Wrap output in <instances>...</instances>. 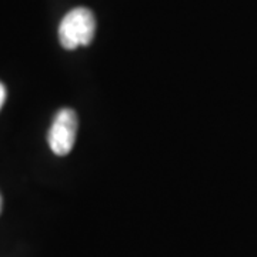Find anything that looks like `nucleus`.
<instances>
[{
	"mask_svg": "<svg viewBox=\"0 0 257 257\" xmlns=\"http://www.w3.org/2000/svg\"><path fill=\"white\" fill-rule=\"evenodd\" d=\"M96 33L94 15L86 8L70 10L60 22L59 40L66 50H74L92 43Z\"/></svg>",
	"mask_w": 257,
	"mask_h": 257,
	"instance_id": "f257e3e1",
	"label": "nucleus"
},
{
	"mask_svg": "<svg viewBox=\"0 0 257 257\" xmlns=\"http://www.w3.org/2000/svg\"><path fill=\"white\" fill-rule=\"evenodd\" d=\"M77 135V116L72 109L64 107L57 111L49 128L47 142L57 156H66L72 152Z\"/></svg>",
	"mask_w": 257,
	"mask_h": 257,
	"instance_id": "f03ea898",
	"label": "nucleus"
},
{
	"mask_svg": "<svg viewBox=\"0 0 257 257\" xmlns=\"http://www.w3.org/2000/svg\"><path fill=\"white\" fill-rule=\"evenodd\" d=\"M5 100H6V87H5L3 83H0V109H2Z\"/></svg>",
	"mask_w": 257,
	"mask_h": 257,
	"instance_id": "7ed1b4c3",
	"label": "nucleus"
},
{
	"mask_svg": "<svg viewBox=\"0 0 257 257\" xmlns=\"http://www.w3.org/2000/svg\"><path fill=\"white\" fill-rule=\"evenodd\" d=\"M2 206H3V200H2V196H0V213H2Z\"/></svg>",
	"mask_w": 257,
	"mask_h": 257,
	"instance_id": "20e7f679",
	"label": "nucleus"
}]
</instances>
